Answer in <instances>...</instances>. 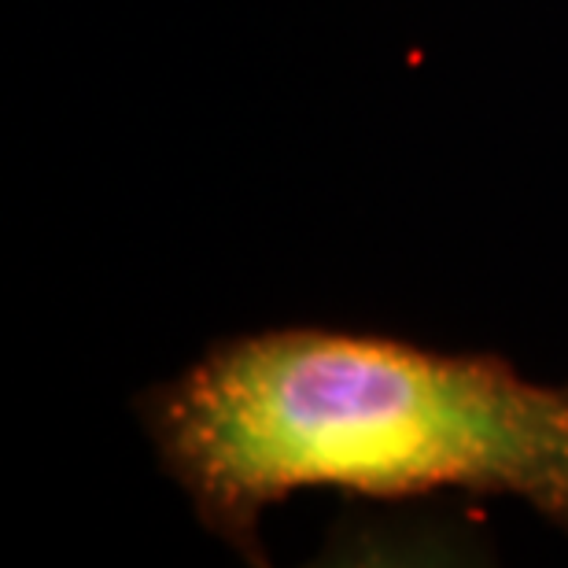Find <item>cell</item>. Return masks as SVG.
<instances>
[{
	"instance_id": "1",
	"label": "cell",
	"mask_w": 568,
	"mask_h": 568,
	"mask_svg": "<svg viewBox=\"0 0 568 568\" xmlns=\"http://www.w3.org/2000/svg\"><path fill=\"white\" fill-rule=\"evenodd\" d=\"M138 414L200 525L255 561L258 520L303 487L503 495L568 531V384L495 355L274 328L211 347Z\"/></svg>"
}]
</instances>
